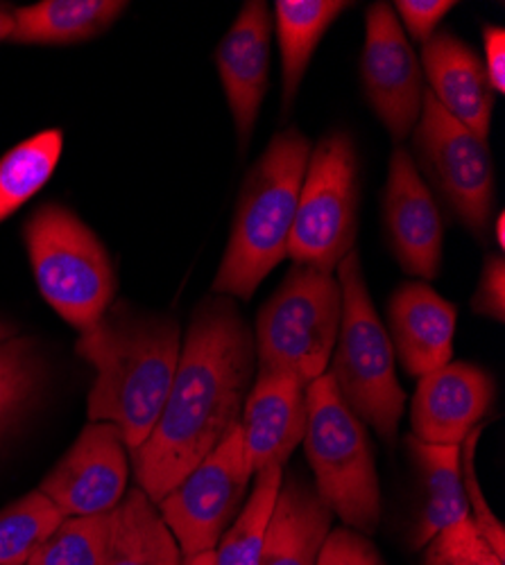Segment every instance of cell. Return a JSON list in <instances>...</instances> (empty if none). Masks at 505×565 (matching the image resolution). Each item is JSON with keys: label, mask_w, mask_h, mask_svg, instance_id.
I'll return each mask as SVG.
<instances>
[{"label": "cell", "mask_w": 505, "mask_h": 565, "mask_svg": "<svg viewBox=\"0 0 505 565\" xmlns=\"http://www.w3.org/2000/svg\"><path fill=\"white\" fill-rule=\"evenodd\" d=\"M254 375V333L236 301L204 297L155 428L131 450L136 484L155 504L239 426Z\"/></svg>", "instance_id": "6da1fadb"}, {"label": "cell", "mask_w": 505, "mask_h": 565, "mask_svg": "<svg viewBox=\"0 0 505 565\" xmlns=\"http://www.w3.org/2000/svg\"><path fill=\"white\" fill-rule=\"evenodd\" d=\"M75 353L96 371L88 420L112 423L129 450L139 448L152 433L175 379L179 323L168 315H139L116 303L80 331Z\"/></svg>", "instance_id": "7a4b0ae2"}, {"label": "cell", "mask_w": 505, "mask_h": 565, "mask_svg": "<svg viewBox=\"0 0 505 565\" xmlns=\"http://www.w3.org/2000/svg\"><path fill=\"white\" fill-rule=\"evenodd\" d=\"M311 150V140L291 127L274 134L248 170L211 295L250 301L267 274L288 258Z\"/></svg>", "instance_id": "3957f363"}, {"label": "cell", "mask_w": 505, "mask_h": 565, "mask_svg": "<svg viewBox=\"0 0 505 565\" xmlns=\"http://www.w3.org/2000/svg\"><path fill=\"white\" fill-rule=\"evenodd\" d=\"M336 278L343 292V317L327 373L360 423L386 444H394L406 394L397 381L390 335L375 310L356 249L336 267Z\"/></svg>", "instance_id": "277c9868"}, {"label": "cell", "mask_w": 505, "mask_h": 565, "mask_svg": "<svg viewBox=\"0 0 505 565\" xmlns=\"http://www.w3.org/2000/svg\"><path fill=\"white\" fill-rule=\"evenodd\" d=\"M306 401L302 444L313 487L345 527L370 536L381 523V489L367 426L345 405L329 373L308 385Z\"/></svg>", "instance_id": "5b68a950"}, {"label": "cell", "mask_w": 505, "mask_h": 565, "mask_svg": "<svg viewBox=\"0 0 505 565\" xmlns=\"http://www.w3.org/2000/svg\"><path fill=\"white\" fill-rule=\"evenodd\" d=\"M23 243L41 297L64 321L84 331L109 310L116 297L114 263L73 211L39 206L23 224Z\"/></svg>", "instance_id": "8992f818"}, {"label": "cell", "mask_w": 505, "mask_h": 565, "mask_svg": "<svg viewBox=\"0 0 505 565\" xmlns=\"http://www.w3.org/2000/svg\"><path fill=\"white\" fill-rule=\"evenodd\" d=\"M343 292L336 271L293 263L256 317V371L286 373L311 385L327 373L338 340Z\"/></svg>", "instance_id": "52a82bcc"}, {"label": "cell", "mask_w": 505, "mask_h": 565, "mask_svg": "<svg viewBox=\"0 0 505 565\" xmlns=\"http://www.w3.org/2000/svg\"><path fill=\"white\" fill-rule=\"evenodd\" d=\"M358 206L360 166L356 143L349 131H329L317 140L306 163L288 258L297 265L336 271L356 249Z\"/></svg>", "instance_id": "ba28073f"}, {"label": "cell", "mask_w": 505, "mask_h": 565, "mask_svg": "<svg viewBox=\"0 0 505 565\" xmlns=\"http://www.w3.org/2000/svg\"><path fill=\"white\" fill-rule=\"evenodd\" d=\"M412 161L422 179L449 206L474 238L483 245L490 238L496 209L494 161L487 140H481L465 125L451 118L429 93L420 120L410 134ZM427 183V185H429Z\"/></svg>", "instance_id": "9c48e42d"}, {"label": "cell", "mask_w": 505, "mask_h": 565, "mask_svg": "<svg viewBox=\"0 0 505 565\" xmlns=\"http://www.w3.org/2000/svg\"><path fill=\"white\" fill-rule=\"evenodd\" d=\"M250 480L243 437L236 426L157 502L161 521L175 536L181 556L215 550L243 507Z\"/></svg>", "instance_id": "30bf717a"}, {"label": "cell", "mask_w": 505, "mask_h": 565, "mask_svg": "<svg viewBox=\"0 0 505 565\" xmlns=\"http://www.w3.org/2000/svg\"><path fill=\"white\" fill-rule=\"evenodd\" d=\"M360 82L367 105L397 146L415 129L427 82L420 60L390 3H375L365 14Z\"/></svg>", "instance_id": "8fae6325"}, {"label": "cell", "mask_w": 505, "mask_h": 565, "mask_svg": "<svg viewBox=\"0 0 505 565\" xmlns=\"http://www.w3.org/2000/svg\"><path fill=\"white\" fill-rule=\"evenodd\" d=\"M127 446L112 423H88L39 491L64 518L112 513L127 493Z\"/></svg>", "instance_id": "7c38bea8"}, {"label": "cell", "mask_w": 505, "mask_h": 565, "mask_svg": "<svg viewBox=\"0 0 505 565\" xmlns=\"http://www.w3.org/2000/svg\"><path fill=\"white\" fill-rule=\"evenodd\" d=\"M381 217L386 243L399 267L412 278H438L444 247L442 213L403 146H397L390 159Z\"/></svg>", "instance_id": "4fadbf2b"}, {"label": "cell", "mask_w": 505, "mask_h": 565, "mask_svg": "<svg viewBox=\"0 0 505 565\" xmlns=\"http://www.w3.org/2000/svg\"><path fill=\"white\" fill-rule=\"evenodd\" d=\"M272 14L263 0H248L215 49V68L234 118L241 159L250 146L267 90Z\"/></svg>", "instance_id": "5bb4252c"}, {"label": "cell", "mask_w": 505, "mask_h": 565, "mask_svg": "<svg viewBox=\"0 0 505 565\" xmlns=\"http://www.w3.org/2000/svg\"><path fill=\"white\" fill-rule=\"evenodd\" d=\"M494 401L492 375L478 364L449 362L420 379L410 405L412 437L431 446H461Z\"/></svg>", "instance_id": "9a60e30c"}, {"label": "cell", "mask_w": 505, "mask_h": 565, "mask_svg": "<svg viewBox=\"0 0 505 565\" xmlns=\"http://www.w3.org/2000/svg\"><path fill=\"white\" fill-rule=\"evenodd\" d=\"M308 385L286 373L256 371L239 420L250 476L267 466H286L304 441L308 418Z\"/></svg>", "instance_id": "2e32d148"}, {"label": "cell", "mask_w": 505, "mask_h": 565, "mask_svg": "<svg viewBox=\"0 0 505 565\" xmlns=\"http://www.w3.org/2000/svg\"><path fill=\"white\" fill-rule=\"evenodd\" d=\"M394 355L412 379H422L451 362L457 308L422 280L399 286L388 306Z\"/></svg>", "instance_id": "e0dca14e"}, {"label": "cell", "mask_w": 505, "mask_h": 565, "mask_svg": "<svg viewBox=\"0 0 505 565\" xmlns=\"http://www.w3.org/2000/svg\"><path fill=\"white\" fill-rule=\"evenodd\" d=\"M422 73L435 103L481 140L490 138L494 90L474 49L446 30L422 45Z\"/></svg>", "instance_id": "ac0fdd59"}, {"label": "cell", "mask_w": 505, "mask_h": 565, "mask_svg": "<svg viewBox=\"0 0 505 565\" xmlns=\"http://www.w3.org/2000/svg\"><path fill=\"white\" fill-rule=\"evenodd\" d=\"M334 513L299 476L282 482L259 565H317Z\"/></svg>", "instance_id": "d6986e66"}, {"label": "cell", "mask_w": 505, "mask_h": 565, "mask_svg": "<svg viewBox=\"0 0 505 565\" xmlns=\"http://www.w3.org/2000/svg\"><path fill=\"white\" fill-rule=\"evenodd\" d=\"M412 463L422 484V511L412 527L410 547L422 550L442 530L470 521V509L463 487L461 446H431L415 437L406 439Z\"/></svg>", "instance_id": "ffe728a7"}, {"label": "cell", "mask_w": 505, "mask_h": 565, "mask_svg": "<svg viewBox=\"0 0 505 565\" xmlns=\"http://www.w3.org/2000/svg\"><path fill=\"white\" fill-rule=\"evenodd\" d=\"M125 10V0H41L28 8H14L10 43H82L107 32Z\"/></svg>", "instance_id": "44dd1931"}, {"label": "cell", "mask_w": 505, "mask_h": 565, "mask_svg": "<svg viewBox=\"0 0 505 565\" xmlns=\"http://www.w3.org/2000/svg\"><path fill=\"white\" fill-rule=\"evenodd\" d=\"M345 0H277L274 3V32L282 51V109L288 116L299 84L311 66L319 41L336 19L349 10Z\"/></svg>", "instance_id": "7402d4cb"}, {"label": "cell", "mask_w": 505, "mask_h": 565, "mask_svg": "<svg viewBox=\"0 0 505 565\" xmlns=\"http://www.w3.org/2000/svg\"><path fill=\"white\" fill-rule=\"evenodd\" d=\"M103 565H181V552L161 521L157 504L129 489L112 511V534Z\"/></svg>", "instance_id": "603a6c76"}, {"label": "cell", "mask_w": 505, "mask_h": 565, "mask_svg": "<svg viewBox=\"0 0 505 565\" xmlns=\"http://www.w3.org/2000/svg\"><path fill=\"white\" fill-rule=\"evenodd\" d=\"M64 150L62 129H45L0 157V224L51 181Z\"/></svg>", "instance_id": "cb8c5ba5"}, {"label": "cell", "mask_w": 505, "mask_h": 565, "mask_svg": "<svg viewBox=\"0 0 505 565\" xmlns=\"http://www.w3.org/2000/svg\"><path fill=\"white\" fill-rule=\"evenodd\" d=\"M254 478L256 484L252 489V495L241 507L234 523L229 525V530L222 534L213 550L215 565H259L270 518L284 482V468L267 466L259 470Z\"/></svg>", "instance_id": "d4e9b609"}, {"label": "cell", "mask_w": 505, "mask_h": 565, "mask_svg": "<svg viewBox=\"0 0 505 565\" xmlns=\"http://www.w3.org/2000/svg\"><path fill=\"white\" fill-rule=\"evenodd\" d=\"M64 513L39 489L0 511V565H25L49 539Z\"/></svg>", "instance_id": "484cf974"}, {"label": "cell", "mask_w": 505, "mask_h": 565, "mask_svg": "<svg viewBox=\"0 0 505 565\" xmlns=\"http://www.w3.org/2000/svg\"><path fill=\"white\" fill-rule=\"evenodd\" d=\"M112 534V513L64 518L25 565H103Z\"/></svg>", "instance_id": "4316f807"}, {"label": "cell", "mask_w": 505, "mask_h": 565, "mask_svg": "<svg viewBox=\"0 0 505 565\" xmlns=\"http://www.w3.org/2000/svg\"><path fill=\"white\" fill-rule=\"evenodd\" d=\"M43 366L28 340L0 344V435L30 407L41 390Z\"/></svg>", "instance_id": "83f0119b"}, {"label": "cell", "mask_w": 505, "mask_h": 565, "mask_svg": "<svg viewBox=\"0 0 505 565\" xmlns=\"http://www.w3.org/2000/svg\"><path fill=\"white\" fill-rule=\"evenodd\" d=\"M483 423L465 437L461 444V463H463V487H465V498H467V509H470V523L478 532V536L490 545V550L505 561V527L494 515L492 507L487 504L478 476H476V448L478 439L483 433Z\"/></svg>", "instance_id": "f1b7e54d"}, {"label": "cell", "mask_w": 505, "mask_h": 565, "mask_svg": "<svg viewBox=\"0 0 505 565\" xmlns=\"http://www.w3.org/2000/svg\"><path fill=\"white\" fill-rule=\"evenodd\" d=\"M422 565H505L470 521L451 525L422 547Z\"/></svg>", "instance_id": "f546056e"}, {"label": "cell", "mask_w": 505, "mask_h": 565, "mask_svg": "<svg viewBox=\"0 0 505 565\" xmlns=\"http://www.w3.org/2000/svg\"><path fill=\"white\" fill-rule=\"evenodd\" d=\"M317 565H386V561L365 534L338 527L325 539Z\"/></svg>", "instance_id": "4dcf8cb0"}, {"label": "cell", "mask_w": 505, "mask_h": 565, "mask_svg": "<svg viewBox=\"0 0 505 565\" xmlns=\"http://www.w3.org/2000/svg\"><path fill=\"white\" fill-rule=\"evenodd\" d=\"M453 8V0H397L392 6L394 17L403 23L401 28L422 45L438 32V25Z\"/></svg>", "instance_id": "1f68e13d"}, {"label": "cell", "mask_w": 505, "mask_h": 565, "mask_svg": "<svg viewBox=\"0 0 505 565\" xmlns=\"http://www.w3.org/2000/svg\"><path fill=\"white\" fill-rule=\"evenodd\" d=\"M472 310L481 317L505 319V260L503 254H487L481 271L478 288L472 299Z\"/></svg>", "instance_id": "d6a6232c"}, {"label": "cell", "mask_w": 505, "mask_h": 565, "mask_svg": "<svg viewBox=\"0 0 505 565\" xmlns=\"http://www.w3.org/2000/svg\"><path fill=\"white\" fill-rule=\"evenodd\" d=\"M483 68L494 96L505 93V30L501 25L483 28Z\"/></svg>", "instance_id": "836d02e7"}, {"label": "cell", "mask_w": 505, "mask_h": 565, "mask_svg": "<svg viewBox=\"0 0 505 565\" xmlns=\"http://www.w3.org/2000/svg\"><path fill=\"white\" fill-rule=\"evenodd\" d=\"M14 32V8L8 3H0V43L10 41Z\"/></svg>", "instance_id": "e575fe53"}, {"label": "cell", "mask_w": 505, "mask_h": 565, "mask_svg": "<svg viewBox=\"0 0 505 565\" xmlns=\"http://www.w3.org/2000/svg\"><path fill=\"white\" fill-rule=\"evenodd\" d=\"M181 565H215V554L211 552H200L193 556H181Z\"/></svg>", "instance_id": "d590c367"}, {"label": "cell", "mask_w": 505, "mask_h": 565, "mask_svg": "<svg viewBox=\"0 0 505 565\" xmlns=\"http://www.w3.org/2000/svg\"><path fill=\"white\" fill-rule=\"evenodd\" d=\"M494 226V241H496V245L503 249L505 247V213L503 211H498L496 213V220L492 222Z\"/></svg>", "instance_id": "8d00e7d4"}, {"label": "cell", "mask_w": 505, "mask_h": 565, "mask_svg": "<svg viewBox=\"0 0 505 565\" xmlns=\"http://www.w3.org/2000/svg\"><path fill=\"white\" fill-rule=\"evenodd\" d=\"M14 333H17V328H14L12 323H8V321L0 319V344L8 342V340H12V338H14Z\"/></svg>", "instance_id": "74e56055"}]
</instances>
